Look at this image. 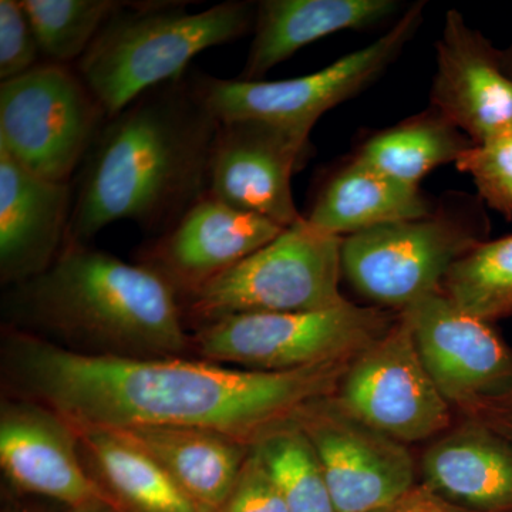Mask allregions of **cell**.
Segmentation results:
<instances>
[{"label": "cell", "mask_w": 512, "mask_h": 512, "mask_svg": "<svg viewBox=\"0 0 512 512\" xmlns=\"http://www.w3.org/2000/svg\"><path fill=\"white\" fill-rule=\"evenodd\" d=\"M441 292L468 315L491 323L512 315V234L480 242L448 269Z\"/></svg>", "instance_id": "cell-25"}, {"label": "cell", "mask_w": 512, "mask_h": 512, "mask_svg": "<svg viewBox=\"0 0 512 512\" xmlns=\"http://www.w3.org/2000/svg\"><path fill=\"white\" fill-rule=\"evenodd\" d=\"M430 107L473 144L512 131V79L504 72L500 50L454 9L446 13L437 42Z\"/></svg>", "instance_id": "cell-16"}, {"label": "cell", "mask_w": 512, "mask_h": 512, "mask_svg": "<svg viewBox=\"0 0 512 512\" xmlns=\"http://www.w3.org/2000/svg\"><path fill=\"white\" fill-rule=\"evenodd\" d=\"M0 466L13 487L70 511L113 505L90 476L72 427L40 404L22 399L2 403Z\"/></svg>", "instance_id": "cell-14"}, {"label": "cell", "mask_w": 512, "mask_h": 512, "mask_svg": "<svg viewBox=\"0 0 512 512\" xmlns=\"http://www.w3.org/2000/svg\"><path fill=\"white\" fill-rule=\"evenodd\" d=\"M424 2L409 6L393 28L319 72L295 79L228 80L194 74L195 96L218 121L258 120L311 134L326 111L363 92L399 57L423 22Z\"/></svg>", "instance_id": "cell-8"}, {"label": "cell", "mask_w": 512, "mask_h": 512, "mask_svg": "<svg viewBox=\"0 0 512 512\" xmlns=\"http://www.w3.org/2000/svg\"><path fill=\"white\" fill-rule=\"evenodd\" d=\"M84 464L120 512H202L157 461L110 431H74Z\"/></svg>", "instance_id": "cell-22"}, {"label": "cell", "mask_w": 512, "mask_h": 512, "mask_svg": "<svg viewBox=\"0 0 512 512\" xmlns=\"http://www.w3.org/2000/svg\"><path fill=\"white\" fill-rule=\"evenodd\" d=\"M501 64L504 72L512 79V42L505 49L500 50Z\"/></svg>", "instance_id": "cell-32"}, {"label": "cell", "mask_w": 512, "mask_h": 512, "mask_svg": "<svg viewBox=\"0 0 512 512\" xmlns=\"http://www.w3.org/2000/svg\"><path fill=\"white\" fill-rule=\"evenodd\" d=\"M295 421L318 453L336 512L379 510L419 484L409 446L356 419L333 394L306 404Z\"/></svg>", "instance_id": "cell-12"}, {"label": "cell", "mask_w": 512, "mask_h": 512, "mask_svg": "<svg viewBox=\"0 0 512 512\" xmlns=\"http://www.w3.org/2000/svg\"><path fill=\"white\" fill-rule=\"evenodd\" d=\"M456 167L476 184L481 201L512 218V131L483 144H473Z\"/></svg>", "instance_id": "cell-27"}, {"label": "cell", "mask_w": 512, "mask_h": 512, "mask_svg": "<svg viewBox=\"0 0 512 512\" xmlns=\"http://www.w3.org/2000/svg\"><path fill=\"white\" fill-rule=\"evenodd\" d=\"M433 211L420 187L397 183L352 158L326 180L303 217L320 232L346 238Z\"/></svg>", "instance_id": "cell-21"}, {"label": "cell", "mask_w": 512, "mask_h": 512, "mask_svg": "<svg viewBox=\"0 0 512 512\" xmlns=\"http://www.w3.org/2000/svg\"><path fill=\"white\" fill-rule=\"evenodd\" d=\"M43 62L35 30L22 0H0V80L28 73Z\"/></svg>", "instance_id": "cell-28"}, {"label": "cell", "mask_w": 512, "mask_h": 512, "mask_svg": "<svg viewBox=\"0 0 512 512\" xmlns=\"http://www.w3.org/2000/svg\"><path fill=\"white\" fill-rule=\"evenodd\" d=\"M308 134L258 120L218 123L208 161L207 194L282 228L301 221L293 175L311 156Z\"/></svg>", "instance_id": "cell-13"}, {"label": "cell", "mask_w": 512, "mask_h": 512, "mask_svg": "<svg viewBox=\"0 0 512 512\" xmlns=\"http://www.w3.org/2000/svg\"><path fill=\"white\" fill-rule=\"evenodd\" d=\"M399 315L421 362L457 417L478 416L512 393V349L491 323L468 315L439 291Z\"/></svg>", "instance_id": "cell-11"}, {"label": "cell", "mask_w": 512, "mask_h": 512, "mask_svg": "<svg viewBox=\"0 0 512 512\" xmlns=\"http://www.w3.org/2000/svg\"><path fill=\"white\" fill-rule=\"evenodd\" d=\"M343 238L305 217L224 274L180 298L185 323L244 315L319 311L348 301L340 293Z\"/></svg>", "instance_id": "cell-6"}, {"label": "cell", "mask_w": 512, "mask_h": 512, "mask_svg": "<svg viewBox=\"0 0 512 512\" xmlns=\"http://www.w3.org/2000/svg\"><path fill=\"white\" fill-rule=\"evenodd\" d=\"M473 141L439 111L429 110L373 134L359 147L355 160L397 183L420 187L431 171L457 163Z\"/></svg>", "instance_id": "cell-23"}, {"label": "cell", "mask_w": 512, "mask_h": 512, "mask_svg": "<svg viewBox=\"0 0 512 512\" xmlns=\"http://www.w3.org/2000/svg\"><path fill=\"white\" fill-rule=\"evenodd\" d=\"M215 512H289L254 447L249 451L231 494Z\"/></svg>", "instance_id": "cell-29"}, {"label": "cell", "mask_w": 512, "mask_h": 512, "mask_svg": "<svg viewBox=\"0 0 512 512\" xmlns=\"http://www.w3.org/2000/svg\"><path fill=\"white\" fill-rule=\"evenodd\" d=\"M333 397L356 419L409 447L429 443L456 421L400 315L389 332L350 360Z\"/></svg>", "instance_id": "cell-10"}, {"label": "cell", "mask_w": 512, "mask_h": 512, "mask_svg": "<svg viewBox=\"0 0 512 512\" xmlns=\"http://www.w3.org/2000/svg\"><path fill=\"white\" fill-rule=\"evenodd\" d=\"M181 2H127L74 63L107 117L141 94L184 79L188 64L211 47L254 30L256 3H218L188 12Z\"/></svg>", "instance_id": "cell-4"}, {"label": "cell", "mask_w": 512, "mask_h": 512, "mask_svg": "<svg viewBox=\"0 0 512 512\" xmlns=\"http://www.w3.org/2000/svg\"><path fill=\"white\" fill-rule=\"evenodd\" d=\"M107 119L72 64L0 83V150L47 180L73 183Z\"/></svg>", "instance_id": "cell-9"}, {"label": "cell", "mask_w": 512, "mask_h": 512, "mask_svg": "<svg viewBox=\"0 0 512 512\" xmlns=\"http://www.w3.org/2000/svg\"><path fill=\"white\" fill-rule=\"evenodd\" d=\"M72 512H120L117 511L113 505L110 504H100L94 505V507L84 508V510L72 511Z\"/></svg>", "instance_id": "cell-33"}, {"label": "cell", "mask_w": 512, "mask_h": 512, "mask_svg": "<svg viewBox=\"0 0 512 512\" xmlns=\"http://www.w3.org/2000/svg\"><path fill=\"white\" fill-rule=\"evenodd\" d=\"M487 225L473 198H450L427 217L343 238L342 274L373 306L402 312L441 291L448 269L485 241Z\"/></svg>", "instance_id": "cell-5"}, {"label": "cell", "mask_w": 512, "mask_h": 512, "mask_svg": "<svg viewBox=\"0 0 512 512\" xmlns=\"http://www.w3.org/2000/svg\"><path fill=\"white\" fill-rule=\"evenodd\" d=\"M349 363L259 372L185 357L80 355L9 326L2 339L9 392L74 431L195 427L251 447L306 404L332 396Z\"/></svg>", "instance_id": "cell-1"}, {"label": "cell", "mask_w": 512, "mask_h": 512, "mask_svg": "<svg viewBox=\"0 0 512 512\" xmlns=\"http://www.w3.org/2000/svg\"><path fill=\"white\" fill-rule=\"evenodd\" d=\"M419 484L467 512H512V436L483 416H463L429 441Z\"/></svg>", "instance_id": "cell-17"}, {"label": "cell", "mask_w": 512, "mask_h": 512, "mask_svg": "<svg viewBox=\"0 0 512 512\" xmlns=\"http://www.w3.org/2000/svg\"><path fill=\"white\" fill-rule=\"evenodd\" d=\"M285 228L205 194L141 251L140 264L190 295L278 237Z\"/></svg>", "instance_id": "cell-15"}, {"label": "cell", "mask_w": 512, "mask_h": 512, "mask_svg": "<svg viewBox=\"0 0 512 512\" xmlns=\"http://www.w3.org/2000/svg\"><path fill=\"white\" fill-rule=\"evenodd\" d=\"M478 416L493 421L494 424H497L498 427L512 436V393L501 400L500 403L488 409L487 412L478 414Z\"/></svg>", "instance_id": "cell-31"}, {"label": "cell", "mask_w": 512, "mask_h": 512, "mask_svg": "<svg viewBox=\"0 0 512 512\" xmlns=\"http://www.w3.org/2000/svg\"><path fill=\"white\" fill-rule=\"evenodd\" d=\"M399 313L346 301L319 311L244 313L197 328L201 360L259 372L350 362L396 323Z\"/></svg>", "instance_id": "cell-7"}, {"label": "cell", "mask_w": 512, "mask_h": 512, "mask_svg": "<svg viewBox=\"0 0 512 512\" xmlns=\"http://www.w3.org/2000/svg\"><path fill=\"white\" fill-rule=\"evenodd\" d=\"M73 183L47 180L0 150V279L22 284L47 271L63 251Z\"/></svg>", "instance_id": "cell-18"}, {"label": "cell", "mask_w": 512, "mask_h": 512, "mask_svg": "<svg viewBox=\"0 0 512 512\" xmlns=\"http://www.w3.org/2000/svg\"><path fill=\"white\" fill-rule=\"evenodd\" d=\"M289 512H336L315 447L295 419L254 444Z\"/></svg>", "instance_id": "cell-24"}, {"label": "cell", "mask_w": 512, "mask_h": 512, "mask_svg": "<svg viewBox=\"0 0 512 512\" xmlns=\"http://www.w3.org/2000/svg\"><path fill=\"white\" fill-rule=\"evenodd\" d=\"M373 512H467L460 510L417 484L412 491L394 503Z\"/></svg>", "instance_id": "cell-30"}, {"label": "cell", "mask_w": 512, "mask_h": 512, "mask_svg": "<svg viewBox=\"0 0 512 512\" xmlns=\"http://www.w3.org/2000/svg\"><path fill=\"white\" fill-rule=\"evenodd\" d=\"M43 62H79L101 29L127 2L119 0H22Z\"/></svg>", "instance_id": "cell-26"}, {"label": "cell", "mask_w": 512, "mask_h": 512, "mask_svg": "<svg viewBox=\"0 0 512 512\" xmlns=\"http://www.w3.org/2000/svg\"><path fill=\"white\" fill-rule=\"evenodd\" d=\"M218 121L188 77L141 94L101 128L73 181L67 242L131 221L161 235L207 194Z\"/></svg>", "instance_id": "cell-2"}, {"label": "cell", "mask_w": 512, "mask_h": 512, "mask_svg": "<svg viewBox=\"0 0 512 512\" xmlns=\"http://www.w3.org/2000/svg\"><path fill=\"white\" fill-rule=\"evenodd\" d=\"M397 0H262L254 39L239 80H262L269 70L323 37L363 30L402 15Z\"/></svg>", "instance_id": "cell-19"}, {"label": "cell", "mask_w": 512, "mask_h": 512, "mask_svg": "<svg viewBox=\"0 0 512 512\" xmlns=\"http://www.w3.org/2000/svg\"><path fill=\"white\" fill-rule=\"evenodd\" d=\"M110 433L157 461L202 512L220 510L252 448L195 427H134Z\"/></svg>", "instance_id": "cell-20"}, {"label": "cell", "mask_w": 512, "mask_h": 512, "mask_svg": "<svg viewBox=\"0 0 512 512\" xmlns=\"http://www.w3.org/2000/svg\"><path fill=\"white\" fill-rule=\"evenodd\" d=\"M9 328L87 356L184 357L191 349L180 298L143 264L66 242L43 274L9 286Z\"/></svg>", "instance_id": "cell-3"}]
</instances>
